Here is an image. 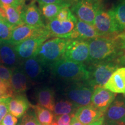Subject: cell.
<instances>
[{
    "label": "cell",
    "mask_w": 125,
    "mask_h": 125,
    "mask_svg": "<svg viewBox=\"0 0 125 125\" xmlns=\"http://www.w3.org/2000/svg\"><path fill=\"white\" fill-rule=\"evenodd\" d=\"M70 125H83L81 122H79L77 119H76V118L74 115L71 119Z\"/></svg>",
    "instance_id": "39"
},
{
    "label": "cell",
    "mask_w": 125,
    "mask_h": 125,
    "mask_svg": "<svg viewBox=\"0 0 125 125\" xmlns=\"http://www.w3.org/2000/svg\"><path fill=\"white\" fill-rule=\"evenodd\" d=\"M48 38L39 37L25 40L14 46V49L20 60L36 57L39 49Z\"/></svg>",
    "instance_id": "10"
},
{
    "label": "cell",
    "mask_w": 125,
    "mask_h": 125,
    "mask_svg": "<svg viewBox=\"0 0 125 125\" xmlns=\"http://www.w3.org/2000/svg\"><path fill=\"white\" fill-rule=\"evenodd\" d=\"M2 6L5 10L7 15L6 21L13 29L24 24L21 18V12L24 7V4H20L16 7H13L8 5H2Z\"/></svg>",
    "instance_id": "23"
},
{
    "label": "cell",
    "mask_w": 125,
    "mask_h": 125,
    "mask_svg": "<svg viewBox=\"0 0 125 125\" xmlns=\"http://www.w3.org/2000/svg\"><path fill=\"white\" fill-rule=\"evenodd\" d=\"M21 18L24 24L34 28H43L46 25L43 23L42 15L34 1L23 8Z\"/></svg>",
    "instance_id": "14"
},
{
    "label": "cell",
    "mask_w": 125,
    "mask_h": 125,
    "mask_svg": "<svg viewBox=\"0 0 125 125\" xmlns=\"http://www.w3.org/2000/svg\"><path fill=\"white\" fill-rule=\"evenodd\" d=\"M20 59L14 49V46L0 42V64L13 70L18 67Z\"/></svg>",
    "instance_id": "19"
},
{
    "label": "cell",
    "mask_w": 125,
    "mask_h": 125,
    "mask_svg": "<svg viewBox=\"0 0 125 125\" xmlns=\"http://www.w3.org/2000/svg\"><path fill=\"white\" fill-rule=\"evenodd\" d=\"M94 87L87 82L70 83L64 90L67 100L78 108L90 104L94 91Z\"/></svg>",
    "instance_id": "5"
},
{
    "label": "cell",
    "mask_w": 125,
    "mask_h": 125,
    "mask_svg": "<svg viewBox=\"0 0 125 125\" xmlns=\"http://www.w3.org/2000/svg\"><path fill=\"white\" fill-rule=\"evenodd\" d=\"M103 125H107V124H106V123H105L104 122V124H103Z\"/></svg>",
    "instance_id": "45"
},
{
    "label": "cell",
    "mask_w": 125,
    "mask_h": 125,
    "mask_svg": "<svg viewBox=\"0 0 125 125\" xmlns=\"http://www.w3.org/2000/svg\"><path fill=\"white\" fill-rule=\"evenodd\" d=\"M68 6L70 7V3L41 5H40V9L42 16L50 21L56 18L62 8Z\"/></svg>",
    "instance_id": "24"
},
{
    "label": "cell",
    "mask_w": 125,
    "mask_h": 125,
    "mask_svg": "<svg viewBox=\"0 0 125 125\" xmlns=\"http://www.w3.org/2000/svg\"><path fill=\"white\" fill-rule=\"evenodd\" d=\"M69 40L55 38L47 40L42 44L36 57L47 69L63 57L65 47Z\"/></svg>",
    "instance_id": "3"
},
{
    "label": "cell",
    "mask_w": 125,
    "mask_h": 125,
    "mask_svg": "<svg viewBox=\"0 0 125 125\" xmlns=\"http://www.w3.org/2000/svg\"><path fill=\"white\" fill-rule=\"evenodd\" d=\"M23 1H25V0H23Z\"/></svg>",
    "instance_id": "48"
},
{
    "label": "cell",
    "mask_w": 125,
    "mask_h": 125,
    "mask_svg": "<svg viewBox=\"0 0 125 125\" xmlns=\"http://www.w3.org/2000/svg\"><path fill=\"white\" fill-rule=\"evenodd\" d=\"M38 122L34 110H29L23 115L20 122L17 125H37Z\"/></svg>",
    "instance_id": "30"
},
{
    "label": "cell",
    "mask_w": 125,
    "mask_h": 125,
    "mask_svg": "<svg viewBox=\"0 0 125 125\" xmlns=\"http://www.w3.org/2000/svg\"><path fill=\"white\" fill-rule=\"evenodd\" d=\"M74 115H62L55 116L56 122L58 125H70L71 119Z\"/></svg>",
    "instance_id": "34"
},
{
    "label": "cell",
    "mask_w": 125,
    "mask_h": 125,
    "mask_svg": "<svg viewBox=\"0 0 125 125\" xmlns=\"http://www.w3.org/2000/svg\"><path fill=\"white\" fill-rule=\"evenodd\" d=\"M75 1H76V0H75Z\"/></svg>",
    "instance_id": "49"
},
{
    "label": "cell",
    "mask_w": 125,
    "mask_h": 125,
    "mask_svg": "<svg viewBox=\"0 0 125 125\" xmlns=\"http://www.w3.org/2000/svg\"><path fill=\"white\" fill-rule=\"evenodd\" d=\"M116 35L119 46V52L116 62L118 64L125 65V32Z\"/></svg>",
    "instance_id": "28"
},
{
    "label": "cell",
    "mask_w": 125,
    "mask_h": 125,
    "mask_svg": "<svg viewBox=\"0 0 125 125\" xmlns=\"http://www.w3.org/2000/svg\"><path fill=\"white\" fill-rule=\"evenodd\" d=\"M29 79L21 67L13 69L10 86L14 95L24 94L29 89Z\"/></svg>",
    "instance_id": "18"
},
{
    "label": "cell",
    "mask_w": 125,
    "mask_h": 125,
    "mask_svg": "<svg viewBox=\"0 0 125 125\" xmlns=\"http://www.w3.org/2000/svg\"><path fill=\"white\" fill-rule=\"evenodd\" d=\"M21 67L30 81L40 82L43 80L48 70L37 57L22 61Z\"/></svg>",
    "instance_id": "13"
},
{
    "label": "cell",
    "mask_w": 125,
    "mask_h": 125,
    "mask_svg": "<svg viewBox=\"0 0 125 125\" xmlns=\"http://www.w3.org/2000/svg\"><path fill=\"white\" fill-rule=\"evenodd\" d=\"M67 1H70V0H67Z\"/></svg>",
    "instance_id": "47"
},
{
    "label": "cell",
    "mask_w": 125,
    "mask_h": 125,
    "mask_svg": "<svg viewBox=\"0 0 125 125\" xmlns=\"http://www.w3.org/2000/svg\"><path fill=\"white\" fill-rule=\"evenodd\" d=\"M12 97L7 98L4 102L0 104V123L9 112V103Z\"/></svg>",
    "instance_id": "33"
},
{
    "label": "cell",
    "mask_w": 125,
    "mask_h": 125,
    "mask_svg": "<svg viewBox=\"0 0 125 125\" xmlns=\"http://www.w3.org/2000/svg\"><path fill=\"white\" fill-rule=\"evenodd\" d=\"M56 18L60 21H67V20L76 19V18L70 9L69 6L62 8Z\"/></svg>",
    "instance_id": "32"
},
{
    "label": "cell",
    "mask_w": 125,
    "mask_h": 125,
    "mask_svg": "<svg viewBox=\"0 0 125 125\" xmlns=\"http://www.w3.org/2000/svg\"><path fill=\"white\" fill-rule=\"evenodd\" d=\"M31 105L24 94L14 95L9 103V112L16 118H20L27 112Z\"/></svg>",
    "instance_id": "22"
},
{
    "label": "cell",
    "mask_w": 125,
    "mask_h": 125,
    "mask_svg": "<svg viewBox=\"0 0 125 125\" xmlns=\"http://www.w3.org/2000/svg\"><path fill=\"white\" fill-rule=\"evenodd\" d=\"M118 67L119 64L114 61L92 63L87 67L89 78L87 82L94 89L103 87Z\"/></svg>",
    "instance_id": "4"
},
{
    "label": "cell",
    "mask_w": 125,
    "mask_h": 125,
    "mask_svg": "<svg viewBox=\"0 0 125 125\" xmlns=\"http://www.w3.org/2000/svg\"><path fill=\"white\" fill-rule=\"evenodd\" d=\"M89 57V42L86 40H69L62 58L71 62H87Z\"/></svg>",
    "instance_id": "7"
},
{
    "label": "cell",
    "mask_w": 125,
    "mask_h": 125,
    "mask_svg": "<svg viewBox=\"0 0 125 125\" xmlns=\"http://www.w3.org/2000/svg\"><path fill=\"white\" fill-rule=\"evenodd\" d=\"M13 70L0 64V79L10 86V80ZM11 87V86H10Z\"/></svg>",
    "instance_id": "31"
},
{
    "label": "cell",
    "mask_w": 125,
    "mask_h": 125,
    "mask_svg": "<svg viewBox=\"0 0 125 125\" xmlns=\"http://www.w3.org/2000/svg\"><path fill=\"white\" fill-rule=\"evenodd\" d=\"M111 11L119 31L125 30V0H119Z\"/></svg>",
    "instance_id": "27"
},
{
    "label": "cell",
    "mask_w": 125,
    "mask_h": 125,
    "mask_svg": "<svg viewBox=\"0 0 125 125\" xmlns=\"http://www.w3.org/2000/svg\"><path fill=\"white\" fill-rule=\"evenodd\" d=\"M51 125H57V123L55 122H53L52 123V124H51Z\"/></svg>",
    "instance_id": "42"
},
{
    "label": "cell",
    "mask_w": 125,
    "mask_h": 125,
    "mask_svg": "<svg viewBox=\"0 0 125 125\" xmlns=\"http://www.w3.org/2000/svg\"><path fill=\"white\" fill-rule=\"evenodd\" d=\"M6 98H0V104H1V103H2V102H4V101L5 100Z\"/></svg>",
    "instance_id": "41"
},
{
    "label": "cell",
    "mask_w": 125,
    "mask_h": 125,
    "mask_svg": "<svg viewBox=\"0 0 125 125\" xmlns=\"http://www.w3.org/2000/svg\"><path fill=\"white\" fill-rule=\"evenodd\" d=\"M23 0H0L1 5H8L13 7H16L20 4H24Z\"/></svg>",
    "instance_id": "36"
},
{
    "label": "cell",
    "mask_w": 125,
    "mask_h": 125,
    "mask_svg": "<svg viewBox=\"0 0 125 125\" xmlns=\"http://www.w3.org/2000/svg\"><path fill=\"white\" fill-rule=\"evenodd\" d=\"M2 20H3V19H0V23H1Z\"/></svg>",
    "instance_id": "43"
},
{
    "label": "cell",
    "mask_w": 125,
    "mask_h": 125,
    "mask_svg": "<svg viewBox=\"0 0 125 125\" xmlns=\"http://www.w3.org/2000/svg\"><path fill=\"white\" fill-rule=\"evenodd\" d=\"M8 87H10V88H11V87L8 85L7 83H5L4 81H2L1 79H0V89L8 88Z\"/></svg>",
    "instance_id": "40"
},
{
    "label": "cell",
    "mask_w": 125,
    "mask_h": 125,
    "mask_svg": "<svg viewBox=\"0 0 125 125\" xmlns=\"http://www.w3.org/2000/svg\"><path fill=\"white\" fill-rule=\"evenodd\" d=\"M37 125H42L40 124V123H39V122H38V123H37Z\"/></svg>",
    "instance_id": "44"
},
{
    "label": "cell",
    "mask_w": 125,
    "mask_h": 125,
    "mask_svg": "<svg viewBox=\"0 0 125 125\" xmlns=\"http://www.w3.org/2000/svg\"><path fill=\"white\" fill-rule=\"evenodd\" d=\"M104 115H103V116H101L100 119H98V120H97L96 121L94 122L90 123V124L88 125H103V124H104Z\"/></svg>",
    "instance_id": "38"
},
{
    "label": "cell",
    "mask_w": 125,
    "mask_h": 125,
    "mask_svg": "<svg viewBox=\"0 0 125 125\" xmlns=\"http://www.w3.org/2000/svg\"><path fill=\"white\" fill-rule=\"evenodd\" d=\"M35 98L38 105L53 111L55 97L54 90L51 87L43 86L37 88L35 92Z\"/></svg>",
    "instance_id": "21"
},
{
    "label": "cell",
    "mask_w": 125,
    "mask_h": 125,
    "mask_svg": "<svg viewBox=\"0 0 125 125\" xmlns=\"http://www.w3.org/2000/svg\"><path fill=\"white\" fill-rule=\"evenodd\" d=\"M51 75L56 79L70 83L87 82L89 71L86 65L62 58L49 68Z\"/></svg>",
    "instance_id": "2"
},
{
    "label": "cell",
    "mask_w": 125,
    "mask_h": 125,
    "mask_svg": "<svg viewBox=\"0 0 125 125\" xmlns=\"http://www.w3.org/2000/svg\"><path fill=\"white\" fill-rule=\"evenodd\" d=\"M33 108L37 120L42 125H51L53 122L54 115L49 109L41 106L31 105Z\"/></svg>",
    "instance_id": "26"
},
{
    "label": "cell",
    "mask_w": 125,
    "mask_h": 125,
    "mask_svg": "<svg viewBox=\"0 0 125 125\" xmlns=\"http://www.w3.org/2000/svg\"><path fill=\"white\" fill-rule=\"evenodd\" d=\"M93 26L100 37L113 35L119 32L111 9L105 10L103 7L97 13Z\"/></svg>",
    "instance_id": "9"
},
{
    "label": "cell",
    "mask_w": 125,
    "mask_h": 125,
    "mask_svg": "<svg viewBox=\"0 0 125 125\" xmlns=\"http://www.w3.org/2000/svg\"><path fill=\"white\" fill-rule=\"evenodd\" d=\"M116 96V93L106 89L104 87H96L92 94L90 104L105 114L108 108L115 99Z\"/></svg>",
    "instance_id": "15"
},
{
    "label": "cell",
    "mask_w": 125,
    "mask_h": 125,
    "mask_svg": "<svg viewBox=\"0 0 125 125\" xmlns=\"http://www.w3.org/2000/svg\"><path fill=\"white\" fill-rule=\"evenodd\" d=\"M13 28L6 20L0 23V42H6L10 38Z\"/></svg>",
    "instance_id": "29"
},
{
    "label": "cell",
    "mask_w": 125,
    "mask_h": 125,
    "mask_svg": "<svg viewBox=\"0 0 125 125\" xmlns=\"http://www.w3.org/2000/svg\"><path fill=\"white\" fill-rule=\"evenodd\" d=\"M77 19L74 20L60 21L54 18L48 21L46 25L50 37L67 39L75 27Z\"/></svg>",
    "instance_id": "12"
},
{
    "label": "cell",
    "mask_w": 125,
    "mask_h": 125,
    "mask_svg": "<svg viewBox=\"0 0 125 125\" xmlns=\"http://www.w3.org/2000/svg\"><path fill=\"white\" fill-rule=\"evenodd\" d=\"M104 114L92 104H89L78 108L74 114V116L83 125H88L96 121Z\"/></svg>",
    "instance_id": "17"
},
{
    "label": "cell",
    "mask_w": 125,
    "mask_h": 125,
    "mask_svg": "<svg viewBox=\"0 0 125 125\" xmlns=\"http://www.w3.org/2000/svg\"><path fill=\"white\" fill-rule=\"evenodd\" d=\"M123 94H124V97H125V93H123Z\"/></svg>",
    "instance_id": "46"
},
{
    "label": "cell",
    "mask_w": 125,
    "mask_h": 125,
    "mask_svg": "<svg viewBox=\"0 0 125 125\" xmlns=\"http://www.w3.org/2000/svg\"><path fill=\"white\" fill-rule=\"evenodd\" d=\"M40 5L51 4H64L70 3V1L67 0H35Z\"/></svg>",
    "instance_id": "37"
},
{
    "label": "cell",
    "mask_w": 125,
    "mask_h": 125,
    "mask_svg": "<svg viewBox=\"0 0 125 125\" xmlns=\"http://www.w3.org/2000/svg\"><path fill=\"white\" fill-rule=\"evenodd\" d=\"M18 122L17 118L11 114L8 113L1 122L0 125H17Z\"/></svg>",
    "instance_id": "35"
},
{
    "label": "cell",
    "mask_w": 125,
    "mask_h": 125,
    "mask_svg": "<svg viewBox=\"0 0 125 125\" xmlns=\"http://www.w3.org/2000/svg\"><path fill=\"white\" fill-rule=\"evenodd\" d=\"M102 7L101 0H76L71 10L77 19L93 26L97 13Z\"/></svg>",
    "instance_id": "6"
},
{
    "label": "cell",
    "mask_w": 125,
    "mask_h": 125,
    "mask_svg": "<svg viewBox=\"0 0 125 125\" xmlns=\"http://www.w3.org/2000/svg\"><path fill=\"white\" fill-rule=\"evenodd\" d=\"M77 108L67 99H62L54 104L53 109L55 116L62 115H74Z\"/></svg>",
    "instance_id": "25"
},
{
    "label": "cell",
    "mask_w": 125,
    "mask_h": 125,
    "mask_svg": "<svg viewBox=\"0 0 125 125\" xmlns=\"http://www.w3.org/2000/svg\"><path fill=\"white\" fill-rule=\"evenodd\" d=\"M103 87L114 93H124L125 67L117 68Z\"/></svg>",
    "instance_id": "20"
},
{
    "label": "cell",
    "mask_w": 125,
    "mask_h": 125,
    "mask_svg": "<svg viewBox=\"0 0 125 125\" xmlns=\"http://www.w3.org/2000/svg\"><path fill=\"white\" fill-rule=\"evenodd\" d=\"M89 63L102 62H116L119 52L116 35L103 36L89 40Z\"/></svg>",
    "instance_id": "1"
},
{
    "label": "cell",
    "mask_w": 125,
    "mask_h": 125,
    "mask_svg": "<svg viewBox=\"0 0 125 125\" xmlns=\"http://www.w3.org/2000/svg\"><path fill=\"white\" fill-rule=\"evenodd\" d=\"M104 122L108 125H125V100L115 98L105 112Z\"/></svg>",
    "instance_id": "11"
},
{
    "label": "cell",
    "mask_w": 125,
    "mask_h": 125,
    "mask_svg": "<svg viewBox=\"0 0 125 125\" xmlns=\"http://www.w3.org/2000/svg\"><path fill=\"white\" fill-rule=\"evenodd\" d=\"M39 37H51L46 26L43 28H34L23 24L13 28L10 38L4 43L15 46L28 39Z\"/></svg>",
    "instance_id": "8"
},
{
    "label": "cell",
    "mask_w": 125,
    "mask_h": 125,
    "mask_svg": "<svg viewBox=\"0 0 125 125\" xmlns=\"http://www.w3.org/2000/svg\"><path fill=\"white\" fill-rule=\"evenodd\" d=\"M99 37L100 36L93 26L77 19L74 31L67 39L89 41Z\"/></svg>",
    "instance_id": "16"
}]
</instances>
